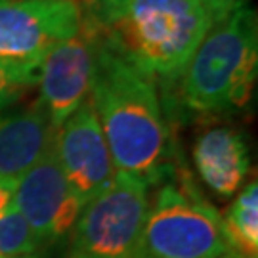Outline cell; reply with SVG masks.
Instances as JSON below:
<instances>
[{
	"label": "cell",
	"mask_w": 258,
	"mask_h": 258,
	"mask_svg": "<svg viewBox=\"0 0 258 258\" xmlns=\"http://www.w3.org/2000/svg\"><path fill=\"white\" fill-rule=\"evenodd\" d=\"M256 69V14L245 2L212 23L168 98L189 115L235 113L249 103Z\"/></svg>",
	"instance_id": "3957f363"
},
{
	"label": "cell",
	"mask_w": 258,
	"mask_h": 258,
	"mask_svg": "<svg viewBox=\"0 0 258 258\" xmlns=\"http://www.w3.org/2000/svg\"><path fill=\"white\" fill-rule=\"evenodd\" d=\"M12 207L25 218L40 245L71 233L83 203L67 184L54 146L19 178L12 191Z\"/></svg>",
	"instance_id": "52a82bcc"
},
{
	"label": "cell",
	"mask_w": 258,
	"mask_h": 258,
	"mask_svg": "<svg viewBox=\"0 0 258 258\" xmlns=\"http://www.w3.org/2000/svg\"><path fill=\"white\" fill-rule=\"evenodd\" d=\"M23 258H35V256H23Z\"/></svg>",
	"instance_id": "e0dca14e"
},
{
	"label": "cell",
	"mask_w": 258,
	"mask_h": 258,
	"mask_svg": "<svg viewBox=\"0 0 258 258\" xmlns=\"http://www.w3.org/2000/svg\"><path fill=\"white\" fill-rule=\"evenodd\" d=\"M55 155L67 184L83 207L113 182V165L100 120L86 98L55 130Z\"/></svg>",
	"instance_id": "ba28073f"
},
{
	"label": "cell",
	"mask_w": 258,
	"mask_h": 258,
	"mask_svg": "<svg viewBox=\"0 0 258 258\" xmlns=\"http://www.w3.org/2000/svg\"><path fill=\"white\" fill-rule=\"evenodd\" d=\"M55 126L37 103L0 113V184L14 191L19 178L54 146Z\"/></svg>",
	"instance_id": "30bf717a"
},
{
	"label": "cell",
	"mask_w": 258,
	"mask_h": 258,
	"mask_svg": "<svg viewBox=\"0 0 258 258\" xmlns=\"http://www.w3.org/2000/svg\"><path fill=\"white\" fill-rule=\"evenodd\" d=\"M98 40L83 23L81 31L50 48L38 61L37 105L55 128L88 98Z\"/></svg>",
	"instance_id": "9c48e42d"
},
{
	"label": "cell",
	"mask_w": 258,
	"mask_h": 258,
	"mask_svg": "<svg viewBox=\"0 0 258 258\" xmlns=\"http://www.w3.org/2000/svg\"><path fill=\"white\" fill-rule=\"evenodd\" d=\"M10 207H12V191L6 185L0 184V218L10 211Z\"/></svg>",
	"instance_id": "2e32d148"
},
{
	"label": "cell",
	"mask_w": 258,
	"mask_h": 258,
	"mask_svg": "<svg viewBox=\"0 0 258 258\" xmlns=\"http://www.w3.org/2000/svg\"><path fill=\"white\" fill-rule=\"evenodd\" d=\"M38 63H18L0 59V113L37 88Z\"/></svg>",
	"instance_id": "5bb4252c"
},
{
	"label": "cell",
	"mask_w": 258,
	"mask_h": 258,
	"mask_svg": "<svg viewBox=\"0 0 258 258\" xmlns=\"http://www.w3.org/2000/svg\"><path fill=\"white\" fill-rule=\"evenodd\" d=\"M42 247L25 218L14 207L0 218V258L33 256Z\"/></svg>",
	"instance_id": "4fadbf2b"
},
{
	"label": "cell",
	"mask_w": 258,
	"mask_h": 258,
	"mask_svg": "<svg viewBox=\"0 0 258 258\" xmlns=\"http://www.w3.org/2000/svg\"><path fill=\"white\" fill-rule=\"evenodd\" d=\"M88 100L117 172L138 176L148 185L174 178L170 132L159 88L102 42L96 44Z\"/></svg>",
	"instance_id": "7a4b0ae2"
},
{
	"label": "cell",
	"mask_w": 258,
	"mask_h": 258,
	"mask_svg": "<svg viewBox=\"0 0 258 258\" xmlns=\"http://www.w3.org/2000/svg\"><path fill=\"white\" fill-rule=\"evenodd\" d=\"M222 216L191 178H170L149 201L142 258H222L231 252Z\"/></svg>",
	"instance_id": "277c9868"
},
{
	"label": "cell",
	"mask_w": 258,
	"mask_h": 258,
	"mask_svg": "<svg viewBox=\"0 0 258 258\" xmlns=\"http://www.w3.org/2000/svg\"><path fill=\"white\" fill-rule=\"evenodd\" d=\"M226 241L245 258H258V184L252 180L243 187L222 216Z\"/></svg>",
	"instance_id": "7c38bea8"
},
{
	"label": "cell",
	"mask_w": 258,
	"mask_h": 258,
	"mask_svg": "<svg viewBox=\"0 0 258 258\" xmlns=\"http://www.w3.org/2000/svg\"><path fill=\"white\" fill-rule=\"evenodd\" d=\"M194 163L201 180L214 194L235 195L250 170L245 136L231 126L209 128L195 142Z\"/></svg>",
	"instance_id": "8fae6325"
},
{
	"label": "cell",
	"mask_w": 258,
	"mask_h": 258,
	"mask_svg": "<svg viewBox=\"0 0 258 258\" xmlns=\"http://www.w3.org/2000/svg\"><path fill=\"white\" fill-rule=\"evenodd\" d=\"M197 2L207 10V14L211 16L212 23H214V21H220L226 16H230L233 10H237L249 0H197Z\"/></svg>",
	"instance_id": "9a60e30c"
},
{
	"label": "cell",
	"mask_w": 258,
	"mask_h": 258,
	"mask_svg": "<svg viewBox=\"0 0 258 258\" xmlns=\"http://www.w3.org/2000/svg\"><path fill=\"white\" fill-rule=\"evenodd\" d=\"M81 27L79 0H0V59L38 63Z\"/></svg>",
	"instance_id": "8992f818"
},
{
	"label": "cell",
	"mask_w": 258,
	"mask_h": 258,
	"mask_svg": "<svg viewBox=\"0 0 258 258\" xmlns=\"http://www.w3.org/2000/svg\"><path fill=\"white\" fill-rule=\"evenodd\" d=\"M83 23L98 42L170 94L212 19L197 0H86Z\"/></svg>",
	"instance_id": "6da1fadb"
},
{
	"label": "cell",
	"mask_w": 258,
	"mask_h": 258,
	"mask_svg": "<svg viewBox=\"0 0 258 258\" xmlns=\"http://www.w3.org/2000/svg\"><path fill=\"white\" fill-rule=\"evenodd\" d=\"M149 185L117 172L100 195L83 207L71 230L69 258H142Z\"/></svg>",
	"instance_id": "5b68a950"
}]
</instances>
